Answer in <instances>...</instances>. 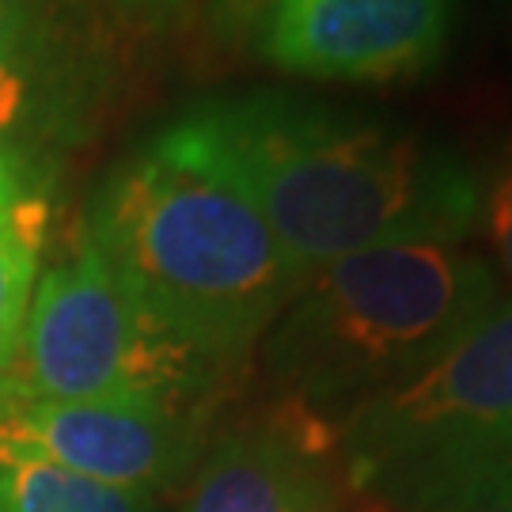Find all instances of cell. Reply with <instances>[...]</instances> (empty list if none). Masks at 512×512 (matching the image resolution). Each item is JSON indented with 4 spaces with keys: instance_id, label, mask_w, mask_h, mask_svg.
Segmentation results:
<instances>
[{
    "instance_id": "cell-5",
    "label": "cell",
    "mask_w": 512,
    "mask_h": 512,
    "mask_svg": "<svg viewBox=\"0 0 512 512\" xmlns=\"http://www.w3.org/2000/svg\"><path fill=\"white\" fill-rule=\"evenodd\" d=\"M209 365L129 293L84 236L38 277L16 361L0 372V399L186 403Z\"/></svg>"
},
{
    "instance_id": "cell-2",
    "label": "cell",
    "mask_w": 512,
    "mask_h": 512,
    "mask_svg": "<svg viewBox=\"0 0 512 512\" xmlns=\"http://www.w3.org/2000/svg\"><path fill=\"white\" fill-rule=\"evenodd\" d=\"M84 236L205 361L243 357L304 285L255 202L175 126L110 175Z\"/></svg>"
},
{
    "instance_id": "cell-8",
    "label": "cell",
    "mask_w": 512,
    "mask_h": 512,
    "mask_svg": "<svg viewBox=\"0 0 512 512\" xmlns=\"http://www.w3.org/2000/svg\"><path fill=\"white\" fill-rule=\"evenodd\" d=\"M334 429L289 406L217 444L194 478L186 512H334Z\"/></svg>"
},
{
    "instance_id": "cell-4",
    "label": "cell",
    "mask_w": 512,
    "mask_h": 512,
    "mask_svg": "<svg viewBox=\"0 0 512 512\" xmlns=\"http://www.w3.org/2000/svg\"><path fill=\"white\" fill-rule=\"evenodd\" d=\"M342 478L395 512L512 463V300H497L414 380L334 429Z\"/></svg>"
},
{
    "instance_id": "cell-13",
    "label": "cell",
    "mask_w": 512,
    "mask_h": 512,
    "mask_svg": "<svg viewBox=\"0 0 512 512\" xmlns=\"http://www.w3.org/2000/svg\"><path fill=\"white\" fill-rule=\"evenodd\" d=\"M486 228L494 239V251L505 266V274L512 277V171L505 179H497V186L486 198Z\"/></svg>"
},
{
    "instance_id": "cell-7",
    "label": "cell",
    "mask_w": 512,
    "mask_h": 512,
    "mask_svg": "<svg viewBox=\"0 0 512 512\" xmlns=\"http://www.w3.org/2000/svg\"><path fill=\"white\" fill-rule=\"evenodd\" d=\"M444 35L448 0H274L262 46L285 73L387 84L425 73Z\"/></svg>"
},
{
    "instance_id": "cell-10",
    "label": "cell",
    "mask_w": 512,
    "mask_h": 512,
    "mask_svg": "<svg viewBox=\"0 0 512 512\" xmlns=\"http://www.w3.org/2000/svg\"><path fill=\"white\" fill-rule=\"evenodd\" d=\"M50 42L31 0H0V141L50 107Z\"/></svg>"
},
{
    "instance_id": "cell-14",
    "label": "cell",
    "mask_w": 512,
    "mask_h": 512,
    "mask_svg": "<svg viewBox=\"0 0 512 512\" xmlns=\"http://www.w3.org/2000/svg\"><path fill=\"white\" fill-rule=\"evenodd\" d=\"M27 202L23 198V183H19V167L12 160V152L8 145L0 141V213H12L19 205Z\"/></svg>"
},
{
    "instance_id": "cell-6",
    "label": "cell",
    "mask_w": 512,
    "mask_h": 512,
    "mask_svg": "<svg viewBox=\"0 0 512 512\" xmlns=\"http://www.w3.org/2000/svg\"><path fill=\"white\" fill-rule=\"evenodd\" d=\"M0 440L103 486L148 494L198 456V418L175 399H0Z\"/></svg>"
},
{
    "instance_id": "cell-9",
    "label": "cell",
    "mask_w": 512,
    "mask_h": 512,
    "mask_svg": "<svg viewBox=\"0 0 512 512\" xmlns=\"http://www.w3.org/2000/svg\"><path fill=\"white\" fill-rule=\"evenodd\" d=\"M0 512H152V501L0 440Z\"/></svg>"
},
{
    "instance_id": "cell-3",
    "label": "cell",
    "mask_w": 512,
    "mask_h": 512,
    "mask_svg": "<svg viewBox=\"0 0 512 512\" xmlns=\"http://www.w3.org/2000/svg\"><path fill=\"white\" fill-rule=\"evenodd\" d=\"M497 304L490 262L463 243H399L304 277L270 334L289 406L330 425L414 380Z\"/></svg>"
},
{
    "instance_id": "cell-12",
    "label": "cell",
    "mask_w": 512,
    "mask_h": 512,
    "mask_svg": "<svg viewBox=\"0 0 512 512\" xmlns=\"http://www.w3.org/2000/svg\"><path fill=\"white\" fill-rule=\"evenodd\" d=\"M421 512H512V463L448 490Z\"/></svg>"
},
{
    "instance_id": "cell-1",
    "label": "cell",
    "mask_w": 512,
    "mask_h": 512,
    "mask_svg": "<svg viewBox=\"0 0 512 512\" xmlns=\"http://www.w3.org/2000/svg\"><path fill=\"white\" fill-rule=\"evenodd\" d=\"M175 129L255 202L300 277L376 247L459 243L482 209L444 145L281 95L209 103Z\"/></svg>"
},
{
    "instance_id": "cell-11",
    "label": "cell",
    "mask_w": 512,
    "mask_h": 512,
    "mask_svg": "<svg viewBox=\"0 0 512 512\" xmlns=\"http://www.w3.org/2000/svg\"><path fill=\"white\" fill-rule=\"evenodd\" d=\"M38 243H42V209L23 202L0 213V372H8L23 342L27 311L38 285Z\"/></svg>"
}]
</instances>
